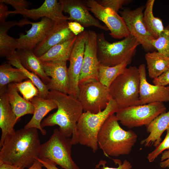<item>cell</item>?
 Returning <instances> with one entry per match:
<instances>
[{"instance_id": "cell-15", "label": "cell", "mask_w": 169, "mask_h": 169, "mask_svg": "<svg viewBox=\"0 0 169 169\" xmlns=\"http://www.w3.org/2000/svg\"><path fill=\"white\" fill-rule=\"evenodd\" d=\"M67 61L62 59L41 61L45 73L48 77H51L50 82L46 84L49 90L68 94L69 81Z\"/></svg>"}, {"instance_id": "cell-29", "label": "cell", "mask_w": 169, "mask_h": 169, "mask_svg": "<svg viewBox=\"0 0 169 169\" xmlns=\"http://www.w3.org/2000/svg\"><path fill=\"white\" fill-rule=\"evenodd\" d=\"M131 60L127 59L113 66L104 65L100 63L99 70V81L109 88L115 79L123 73Z\"/></svg>"}, {"instance_id": "cell-7", "label": "cell", "mask_w": 169, "mask_h": 169, "mask_svg": "<svg viewBox=\"0 0 169 169\" xmlns=\"http://www.w3.org/2000/svg\"><path fill=\"white\" fill-rule=\"evenodd\" d=\"M73 145L71 138L56 128L49 139L41 144L38 158L48 159L64 169H79L71 156Z\"/></svg>"}, {"instance_id": "cell-11", "label": "cell", "mask_w": 169, "mask_h": 169, "mask_svg": "<svg viewBox=\"0 0 169 169\" xmlns=\"http://www.w3.org/2000/svg\"><path fill=\"white\" fill-rule=\"evenodd\" d=\"M86 4L96 18L103 22L110 31V34L117 39L124 38L130 34L122 18L112 9L101 6L95 0H88Z\"/></svg>"}, {"instance_id": "cell-19", "label": "cell", "mask_w": 169, "mask_h": 169, "mask_svg": "<svg viewBox=\"0 0 169 169\" xmlns=\"http://www.w3.org/2000/svg\"><path fill=\"white\" fill-rule=\"evenodd\" d=\"M68 22L55 23L43 40L33 50L37 56L40 57L53 47L75 36L69 28Z\"/></svg>"}, {"instance_id": "cell-32", "label": "cell", "mask_w": 169, "mask_h": 169, "mask_svg": "<svg viewBox=\"0 0 169 169\" xmlns=\"http://www.w3.org/2000/svg\"><path fill=\"white\" fill-rule=\"evenodd\" d=\"M151 44L158 52L169 57V24L157 38L151 41Z\"/></svg>"}, {"instance_id": "cell-30", "label": "cell", "mask_w": 169, "mask_h": 169, "mask_svg": "<svg viewBox=\"0 0 169 169\" xmlns=\"http://www.w3.org/2000/svg\"><path fill=\"white\" fill-rule=\"evenodd\" d=\"M28 79L20 69L13 68L8 63H4L0 66V89L9 84L18 83Z\"/></svg>"}, {"instance_id": "cell-31", "label": "cell", "mask_w": 169, "mask_h": 169, "mask_svg": "<svg viewBox=\"0 0 169 169\" xmlns=\"http://www.w3.org/2000/svg\"><path fill=\"white\" fill-rule=\"evenodd\" d=\"M7 62L11 65L20 69L31 81L39 91L38 96L47 99L49 92L47 85L36 74L25 68L21 64L17 55L12 57L6 58Z\"/></svg>"}, {"instance_id": "cell-2", "label": "cell", "mask_w": 169, "mask_h": 169, "mask_svg": "<svg viewBox=\"0 0 169 169\" xmlns=\"http://www.w3.org/2000/svg\"><path fill=\"white\" fill-rule=\"evenodd\" d=\"M47 99L56 104L57 110L42 120L41 124L42 127L58 125L59 131L64 136L71 137L73 145L78 143L77 123L84 111L78 99L56 90L49 91Z\"/></svg>"}, {"instance_id": "cell-44", "label": "cell", "mask_w": 169, "mask_h": 169, "mask_svg": "<svg viewBox=\"0 0 169 169\" xmlns=\"http://www.w3.org/2000/svg\"><path fill=\"white\" fill-rule=\"evenodd\" d=\"M0 169H20L8 164L0 162Z\"/></svg>"}, {"instance_id": "cell-23", "label": "cell", "mask_w": 169, "mask_h": 169, "mask_svg": "<svg viewBox=\"0 0 169 169\" xmlns=\"http://www.w3.org/2000/svg\"><path fill=\"white\" fill-rule=\"evenodd\" d=\"M16 55L20 63L25 68L37 75L45 84L49 83L50 78L46 75L41 61L33 50L17 49Z\"/></svg>"}, {"instance_id": "cell-43", "label": "cell", "mask_w": 169, "mask_h": 169, "mask_svg": "<svg viewBox=\"0 0 169 169\" xmlns=\"http://www.w3.org/2000/svg\"><path fill=\"white\" fill-rule=\"evenodd\" d=\"M43 164L37 160L31 166L26 169H43Z\"/></svg>"}, {"instance_id": "cell-12", "label": "cell", "mask_w": 169, "mask_h": 169, "mask_svg": "<svg viewBox=\"0 0 169 169\" xmlns=\"http://www.w3.org/2000/svg\"><path fill=\"white\" fill-rule=\"evenodd\" d=\"M97 36L95 31H88L79 85L91 81H99L100 62L97 56Z\"/></svg>"}, {"instance_id": "cell-6", "label": "cell", "mask_w": 169, "mask_h": 169, "mask_svg": "<svg viewBox=\"0 0 169 169\" xmlns=\"http://www.w3.org/2000/svg\"><path fill=\"white\" fill-rule=\"evenodd\" d=\"M97 43L100 63L108 66L118 64L127 59L131 60L140 44L130 34L121 40L110 43L106 40L103 33L97 34Z\"/></svg>"}, {"instance_id": "cell-13", "label": "cell", "mask_w": 169, "mask_h": 169, "mask_svg": "<svg viewBox=\"0 0 169 169\" xmlns=\"http://www.w3.org/2000/svg\"><path fill=\"white\" fill-rule=\"evenodd\" d=\"M87 33L88 31L85 30L77 36L69 59L68 95L76 98L79 95V78L83 64Z\"/></svg>"}, {"instance_id": "cell-1", "label": "cell", "mask_w": 169, "mask_h": 169, "mask_svg": "<svg viewBox=\"0 0 169 169\" xmlns=\"http://www.w3.org/2000/svg\"><path fill=\"white\" fill-rule=\"evenodd\" d=\"M41 144L38 129L24 128L8 134L0 151V162L20 169L31 166L37 160Z\"/></svg>"}, {"instance_id": "cell-40", "label": "cell", "mask_w": 169, "mask_h": 169, "mask_svg": "<svg viewBox=\"0 0 169 169\" xmlns=\"http://www.w3.org/2000/svg\"><path fill=\"white\" fill-rule=\"evenodd\" d=\"M10 14L9 11L5 4L3 3H0V24L6 22V20Z\"/></svg>"}, {"instance_id": "cell-22", "label": "cell", "mask_w": 169, "mask_h": 169, "mask_svg": "<svg viewBox=\"0 0 169 169\" xmlns=\"http://www.w3.org/2000/svg\"><path fill=\"white\" fill-rule=\"evenodd\" d=\"M146 127L149 135L141 144L146 147L153 146L156 148L161 143L162 133L169 128V110L157 116Z\"/></svg>"}, {"instance_id": "cell-16", "label": "cell", "mask_w": 169, "mask_h": 169, "mask_svg": "<svg viewBox=\"0 0 169 169\" xmlns=\"http://www.w3.org/2000/svg\"><path fill=\"white\" fill-rule=\"evenodd\" d=\"M63 12L69 15V21H75L84 27L94 26L100 29L108 31L105 25L102 24L90 13L86 4L79 0H59Z\"/></svg>"}, {"instance_id": "cell-34", "label": "cell", "mask_w": 169, "mask_h": 169, "mask_svg": "<svg viewBox=\"0 0 169 169\" xmlns=\"http://www.w3.org/2000/svg\"><path fill=\"white\" fill-rule=\"evenodd\" d=\"M166 131V134L163 141L154 150L148 154L147 158L150 162L153 161L165 150L169 149V128Z\"/></svg>"}, {"instance_id": "cell-33", "label": "cell", "mask_w": 169, "mask_h": 169, "mask_svg": "<svg viewBox=\"0 0 169 169\" xmlns=\"http://www.w3.org/2000/svg\"><path fill=\"white\" fill-rule=\"evenodd\" d=\"M14 83L18 91L22 94L25 100L30 101L34 97L38 96V90L30 79Z\"/></svg>"}, {"instance_id": "cell-41", "label": "cell", "mask_w": 169, "mask_h": 169, "mask_svg": "<svg viewBox=\"0 0 169 169\" xmlns=\"http://www.w3.org/2000/svg\"><path fill=\"white\" fill-rule=\"evenodd\" d=\"M160 166L162 168H169V149L162 153Z\"/></svg>"}, {"instance_id": "cell-36", "label": "cell", "mask_w": 169, "mask_h": 169, "mask_svg": "<svg viewBox=\"0 0 169 169\" xmlns=\"http://www.w3.org/2000/svg\"><path fill=\"white\" fill-rule=\"evenodd\" d=\"M116 164L118 165L116 168L109 167L106 166V162L105 160H101L96 165L95 168L98 169H131L132 166L131 163L126 160H125L122 163L120 160L113 159Z\"/></svg>"}, {"instance_id": "cell-8", "label": "cell", "mask_w": 169, "mask_h": 169, "mask_svg": "<svg viewBox=\"0 0 169 169\" xmlns=\"http://www.w3.org/2000/svg\"><path fill=\"white\" fill-rule=\"evenodd\" d=\"M166 110L163 102H156L119 109L115 115L123 125L131 129L147 126Z\"/></svg>"}, {"instance_id": "cell-18", "label": "cell", "mask_w": 169, "mask_h": 169, "mask_svg": "<svg viewBox=\"0 0 169 169\" xmlns=\"http://www.w3.org/2000/svg\"><path fill=\"white\" fill-rule=\"evenodd\" d=\"M138 69L140 78L139 99L141 105L156 102H169V86L149 83L147 80L144 64H140Z\"/></svg>"}, {"instance_id": "cell-24", "label": "cell", "mask_w": 169, "mask_h": 169, "mask_svg": "<svg viewBox=\"0 0 169 169\" xmlns=\"http://www.w3.org/2000/svg\"><path fill=\"white\" fill-rule=\"evenodd\" d=\"M18 25L20 26L19 22L16 21H6L0 24V56L6 59L16 55L18 47L17 38L9 36L8 31L11 27Z\"/></svg>"}, {"instance_id": "cell-21", "label": "cell", "mask_w": 169, "mask_h": 169, "mask_svg": "<svg viewBox=\"0 0 169 169\" xmlns=\"http://www.w3.org/2000/svg\"><path fill=\"white\" fill-rule=\"evenodd\" d=\"M30 101L34 107V113L32 118L24 128L37 129L40 131L43 135H45L47 131L41 126L42 120L49 112L57 108V105L53 100L38 96L34 97Z\"/></svg>"}, {"instance_id": "cell-17", "label": "cell", "mask_w": 169, "mask_h": 169, "mask_svg": "<svg viewBox=\"0 0 169 169\" xmlns=\"http://www.w3.org/2000/svg\"><path fill=\"white\" fill-rule=\"evenodd\" d=\"M63 12L59 1L57 0H45L38 8L9 11V13L20 14L24 18L34 20L45 17L52 20L55 23H59L69 21V17L64 15Z\"/></svg>"}, {"instance_id": "cell-27", "label": "cell", "mask_w": 169, "mask_h": 169, "mask_svg": "<svg viewBox=\"0 0 169 169\" xmlns=\"http://www.w3.org/2000/svg\"><path fill=\"white\" fill-rule=\"evenodd\" d=\"M77 36L53 47L39 57V59L42 62L62 59L69 60Z\"/></svg>"}, {"instance_id": "cell-42", "label": "cell", "mask_w": 169, "mask_h": 169, "mask_svg": "<svg viewBox=\"0 0 169 169\" xmlns=\"http://www.w3.org/2000/svg\"><path fill=\"white\" fill-rule=\"evenodd\" d=\"M36 160L40 162L43 164V166L47 169H59L56 166L57 165L55 163L48 159H40L36 158Z\"/></svg>"}, {"instance_id": "cell-25", "label": "cell", "mask_w": 169, "mask_h": 169, "mask_svg": "<svg viewBox=\"0 0 169 169\" xmlns=\"http://www.w3.org/2000/svg\"><path fill=\"white\" fill-rule=\"evenodd\" d=\"M7 92L9 102L17 120L25 115L33 114L34 108L33 105L20 96L14 83L7 85Z\"/></svg>"}, {"instance_id": "cell-10", "label": "cell", "mask_w": 169, "mask_h": 169, "mask_svg": "<svg viewBox=\"0 0 169 169\" xmlns=\"http://www.w3.org/2000/svg\"><path fill=\"white\" fill-rule=\"evenodd\" d=\"M145 7L141 6L131 10L128 8L120 12L130 34L134 37L148 52L155 49L151 41L155 39L148 31L143 19V10Z\"/></svg>"}, {"instance_id": "cell-4", "label": "cell", "mask_w": 169, "mask_h": 169, "mask_svg": "<svg viewBox=\"0 0 169 169\" xmlns=\"http://www.w3.org/2000/svg\"><path fill=\"white\" fill-rule=\"evenodd\" d=\"M112 98L106 107L97 113L84 112L77 123L76 136L78 143L90 148L95 152L98 149L97 137L99 131L106 119L116 113L119 109Z\"/></svg>"}, {"instance_id": "cell-35", "label": "cell", "mask_w": 169, "mask_h": 169, "mask_svg": "<svg viewBox=\"0 0 169 169\" xmlns=\"http://www.w3.org/2000/svg\"><path fill=\"white\" fill-rule=\"evenodd\" d=\"M97 1L102 7L109 8L118 13L119 10L125 4L130 3L128 0H100Z\"/></svg>"}, {"instance_id": "cell-20", "label": "cell", "mask_w": 169, "mask_h": 169, "mask_svg": "<svg viewBox=\"0 0 169 169\" xmlns=\"http://www.w3.org/2000/svg\"><path fill=\"white\" fill-rule=\"evenodd\" d=\"M17 121L8 100L7 86L0 89V148L8 135L15 131L14 126Z\"/></svg>"}, {"instance_id": "cell-3", "label": "cell", "mask_w": 169, "mask_h": 169, "mask_svg": "<svg viewBox=\"0 0 169 169\" xmlns=\"http://www.w3.org/2000/svg\"><path fill=\"white\" fill-rule=\"evenodd\" d=\"M118 121L115 114L111 115L105 120L98 134V147L107 157L129 155L137 140L135 132L124 130Z\"/></svg>"}, {"instance_id": "cell-39", "label": "cell", "mask_w": 169, "mask_h": 169, "mask_svg": "<svg viewBox=\"0 0 169 169\" xmlns=\"http://www.w3.org/2000/svg\"><path fill=\"white\" fill-rule=\"evenodd\" d=\"M68 27L70 31L75 36H78L84 30V27L75 21H68Z\"/></svg>"}, {"instance_id": "cell-28", "label": "cell", "mask_w": 169, "mask_h": 169, "mask_svg": "<svg viewBox=\"0 0 169 169\" xmlns=\"http://www.w3.org/2000/svg\"><path fill=\"white\" fill-rule=\"evenodd\" d=\"M154 0H148L143 12V19L148 31L156 38H157L164 30L162 20L155 17L153 13Z\"/></svg>"}, {"instance_id": "cell-5", "label": "cell", "mask_w": 169, "mask_h": 169, "mask_svg": "<svg viewBox=\"0 0 169 169\" xmlns=\"http://www.w3.org/2000/svg\"><path fill=\"white\" fill-rule=\"evenodd\" d=\"M140 83L138 68L135 66L127 68L113 81L109 88V93L119 109L141 105Z\"/></svg>"}, {"instance_id": "cell-38", "label": "cell", "mask_w": 169, "mask_h": 169, "mask_svg": "<svg viewBox=\"0 0 169 169\" xmlns=\"http://www.w3.org/2000/svg\"><path fill=\"white\" fill-rule=\"evenodd\" d=\"M154 84L166 86L169 84V68L152 81Z\"/></svg>"}, {"instance_id": "cell-9", "label": "cell", "mask_w": 169, "mask_h": 169, "mask_svg": "<svg viewBox=\"0 0 169 169\" xmlns=\"http://www.w3.org/2000/svg\"><path fill=\"white\" fill-rule=\"evenodd\" d=\"M111 98L109 88L99 81L79 85L78 99L84 112L97 113L104 110Z\"/></svg>"}, {"instance_id": "cell-14", "label": "cell", "mask_w": 169, "mask_h": 169, "mask_svg": "<svg viewBox=\"0 0 169 169\" xmlns=\"http://www.w3.org/2000/svg\"><path fill=\"white\" fill-rule=\"evenodd\" d=\"M20 22L22 26L31 24L32 27L29 30L26 31V34H21L17 38V49H25L33 51L55 23L52 20L45 17L41 18L39 21L37 22H31L27 19H22Z\"/></svg>"}, {"instance_id": "cell-26", "label": "cell", "mask_w": 169, "mask_h": 169, "mask_svg": "<svg viewBox=\"0 0 169 169\" xmlns=\"http://www.w3.org/2000/svg\"><path fill=\"white\" fill-rule=\"evenodd\" d=\"M145 58L148 75L151 79L157 78L169 68V57L158 51L147 52Z\"/></svg>"}, {"instance_id": "cell-37", "label": "cell", "mask_w": 169, "mask_h": 169, "mask_svg": "<svg viewBox=\"0 0 169 169\" xmlns=\"http://www.w3.org/2000/svg\"><path fill=\"white\" fill-rule=\"evenodd\" d=\"M0 3L10 5L15 10L27 8L29 5L28 3L24 0H0Z\"/></svg>"}]
</instances>
